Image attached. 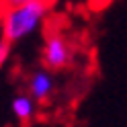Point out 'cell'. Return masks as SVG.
<instances>
[{
  "mask_svg": "<svg viewBox=\"0 0 127 127\" xmlns=\"http://www.w3.org/2000/svg\"><path fill=\"white\" fill-rule=\"evenodd\" d=\"M49 6L51 0H39V2L12 6V8H2L0 10V37L10 45L31 37L43 25Z\"/></svg>",
  "mask_w": 127,
  "mask_h": 127,
  "instance_id": "obj_1",
  "label": "cell"
},
{
  "mask_svg": "<svg viewBox=\"0 0 127 127\" xmlns=\"http://www.w3.org/2000/svg\"><path fill=\"white\" fill-rule=\"evenodd\" d=\"M41 58L47 70H64L72 60V47H70L68 39L60 33H49L43 43Z\"/></svg>",
  "mask_w": 127,
  "mask_h": 127,
  "instance_id": "obj_2",
  "label": "cell"
},
{
  "mask_svg": "<svg viewBox=\"0 0 127 127\" xmlns=\"http://www.w3.org/2000/svg\"><path fill=\"white\" fill-rule=\"evenodd\" d=\"M55 88V80L49 70H37L29 78V94L35 100H47Z\"/></svg>",
  "mask_w": 127,
  "mask_h": 127,
  "instance_id": "obj_3",
  "label": "cell"
},
{
  "mask_svg": "<svg viewBox=\"0 0 127 127\" xmlns=\"http://www.w3.org/2000/svg\"><path fill=\"white\" fill-rule=\"evenodd\" d=\"M10 107H12V115L21 121H29L35 115V98L31 94H17Z\"/></svg>",
  "mask_w": 127,
  "mask_h": 127,
  "instance_id": "obj_4",
  "label": "cell"
},
{
  "mask_svg": "<svg viewBox=\"0 0 127 127\" xmlns=\"http://www.w3.org/2000/svg\"><path fill=\"white\" fill-rule=\"evenodd\" d=\"M8 53H10V43H6L2 37H0V68L4 66V62L8 60Z\"/></svg>",
  "mask_w": 127,
  "mask_h": 127,
  "instance_id": "obj_5",
  "label": "cell"
},
{
  "mask_svg": "<svg viewBox=\"0 0 127 127\" xmlns=\"http://www.w3.org/2000/svg\"><path fill=\"white\" fill-rule=\"evenodd\" d=\"M29 2H39V0H0L2 8H12V6H21V4H29Z\"/></svg>",
  "mask_w": 127,
  "mask_h": 127,
  "instance_id": "obj_6",
  "label": "cell"
}]
</instances>
